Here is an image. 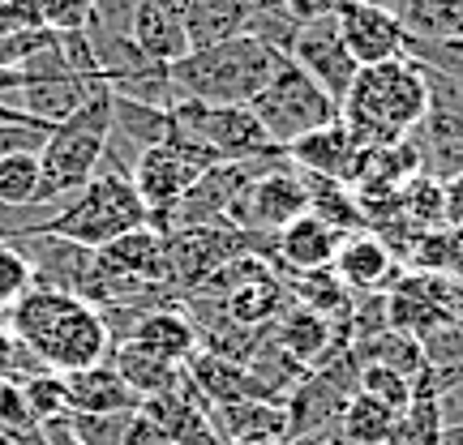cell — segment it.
<instances>
[{
    "mask_svg": "<svg viewBox=\"0 0 463 445\" xmlns=\"http://www.w3.org/2000/svg\"><path fill=\"white\" fill-rule=\"evenodd\" d=\"M9 338L26 347L48 373H78L112 356L99 309L82 296L48 287H31L9 304Z\"/></svg>",
    "mask_w": 463,
    "mask_h": 445,
    "instance_id": "obj_1",
    "label": "cell"
},
{
    "mask_svg": "<svg viewBox=\"0 0 463 445\" xmlns=\"http://www.w3.org/2000/svg\"><path fill=\"white\" fill-rule=\"evenodd\" d=\"M430 116V82L412 56L364 65L339 103V120L356 146H391Z\"/></svg>",
    "mask_w": 463,
    "mask_h": 445,
    "instance_id": "obj_2",
    "label": "cell"
},
{
    "mask_svg": "<svg viewBox=\"0 0 463 445\" xmlns=\"http://www.w3.org/2000/svg\"><path fill=\"white\" fill-rule=\"evenodd\" d=\"M288 56L279 48H270L258 34H236L223 39L215 48L189 51L181 65H172V90L176 99H194V103H228V107H249L253 95L262 90L275 69Z\"/></svg>",
    "mask_w": 463,
    "mask_h": 445,
    "instance_id": "obj_3",
    "label": "cell"
},
{
    "mask_svg": "<svg viewBox=\"0 0 463 445\" xmlns=\"http://www.w3.org/2000/svg\"><path fill=\"white\" fill-rule=\"evenodd\" d=\"M108 129H112V90L99 86L78 112L43 133V146L34 150L39 154V206L61 210V201L73 198L99 172Z\"/></svg>",
    "mask_w": 463,
    "mask_h": 445,
    "instance_id": "obj_4",
    "label": "cell"
},
{
    "mask_svg": "<svg viewBox=\"0 0 463 445\" xmlns=\"http://www.w3.org/2000/svg\"><path fill=\"white\" fill-rule=\"evenodd\" d=\"M150 215L137 189L129 184V176H116V172H95L90 181L61 201V210L48 215V223L39 231H52L61 240H73L82 248H103L112 245L116 236H125L133 227H146Z\"/></svg>",
    "mask_w": 463,
    "mask_h": 445,
    "instance_id": "obj_5",
    "label": "cell"
},
{
    "mask_svg": "<svg viewBox=\"0 0 463 445\" xmlns=\"http://www.w3.org/2000/svg\"><path fill=\"white\" fill-rule=\"evenodd\" d=\"M249 112L262 125L270 146L288 150L292 142H300V137L335 125V120H339V103H335L309 73H300L292 60H283V65L275 69V78L253 95Z\"/></svg>",
    "mask_w": 463,
    "mask_h": 445,
    "instance_id": "obj_6",
    "label": "cell"
},
{
    "mask_svg": "<svg viewBox=\"0 0 463 445\" xmlns=\"http://www.w3.org/2000/svg\"><path fill=\"white\" fill-rule=\"evenodd\" d=\"M172 133L194 142V146L211 150L219 163L232 159H253L266 150H279L266 142L262 125L253 120L249 107H228V103H194V99H176L172 103Z\"/></svg>",
    "mask_w": 463,
    "mask_h": 445,
    "instance_id": "obj_7",
    "label": "cell"
},
{
    "mask_svg": "<svg viewBox=\"0 0 463 445\" xmlns=\"http://www.w3.org/2000/svg\"><path fill=\"white\" fill-rule=\"evenodd\" d=\"M215 163L219 159L211 150H202V146H194V142L176 137V133H167L159 146L142 150V154L133 159L129 184L137 189V198H142L150 223H155V218H164L167 210L194 189V181H198L206 167H215Z\"/></svg>",
    "mask_w": 463,
    "mask_h": 445,
    "instance_id": "obj_8",
    "label": "cell"
},
{
    "mask_svg": "<svg viewBox=\"0 0 463 445\" xmlns=\"http://www.w3.org/2000/svg\"><path fill=\"white\" fill-rule=\"evenodd\" d=\"M314 206V189H309V176L297 172L288 163L279 172H266L258 181H249L236 201L228 206V227L245 231V236H279L288 223H297L300 215H309Z\"/></svg>",
    "mask_w": 463,
    "mask_h": 445,
    "instance_id": "obj_9",
    "label": "cell"
},
{
    "mask_svg": "<svg viewBox=\"0 0 463 445\" xmlns=\"http://www.w3.org/2000/svg\"><path fill=\"white\" fill-rule=\"evenodd\" d=\"M245 240H253V236L228 227V223H202V227L172 231V236H167V287H172L176 296L198 292L223 262L249 253Z\"/></svg>",
    "mask_w": 463,
    "mask_h": 445,
    "instance_id": "obj_10",
    "label": "cell"
},
{
    "mask_svg": "<svg viewBox=\"0 0 463 445\" xmlns=\"http://www.w3.org/2000/svg\"><path fill=\"white\" fill-rule=\"evenodd\" d=\"M288 60H292L300 73H309L335 103H344L347 86L356 82V73H361V65L352 60L344 34H339L335 14L300 22L297 34H292V48H288Z\"/></svg>",
    "mask_w": 463,
    "mask_h": 445,
    "instance_id": "obj_11",
    "label": "cell"
},
{
    "mask_svg": "<svg viewBox=\"0 0 463 445\" xmlns=\"http://www.w3.org/2000/svg\"><path fill=\"white\" fill-rule=\"evenodd\" d=\"M335 22H339V34L361 69L408 56V31H403L395 9L382 0H339Z\"/></svg>",
    "mask_w": 463,
    "mask_h": 445,
    "instance_id": "obj_12",
    "label": "cell"
},
{
    "mask_svg": "<svg viewBox=\"0 0 463 445\" xmlns=\"http://www.w3.org/2000/svg\"><path fill=\"white\" fill-rule=\"evenodd\" d=\"M5 245H14L26 265H31V279L34 287H48V292H69V296H78L82 292L86 274H90V248L73 245V240H61V236H52V231H26V236H14V240H5Z\"/></svg>",
    "mask_w": 463,
    "mask_h": 445,
    "instance_id": "obj_13",
    "label": "cell"
},
{
    "mask_svg": "<svg viewBox=\"0 0 463 445\" xmlns=\"http://www.w3.org/2000/svg\"><path fill=\"white\" fill-rule=\"evenodd\" d=\"M90 274L116 283H167V236L150 223L116 236L112 245L95 248Z\"/></svg>",
    "mask_w": 463,
    "mask_h": 445,
    "instance_id": "obj_14",
    "label": "cell"
},
{
    "mask_svg": "<svg viewBox=\"0 0 463 445\" xmlns=\"http://www.w3.org/2000/svg\"><path fill=\"white\" fill-rule=\"evenodd\" d=\"M137 412L146 415L155 429L164 432L172 445H223L219 441L215 424H211V403L198 394V385L184 373V385L172 394H155L142 398Z\"/></svg>",
    "mask_w": 463,
    "mask_h": 445,
    "instance_id": "obj_15",
    "label": "cell"
},
{
    "mask_svg": "<svg viewBox=\"0 0 463 445\" xmlns=\"http://www.w3.org/2000/svg\"><path fill=\"white\" fill-rule=\"evenodd\" d=\"M331 274L344 283L347 292H361V296L386 292V287H395L403 279L395 265V248L386 245L378 231H352V236H344L339 253L331 262Z\"/></svg>",
    "mask_w": 463,
    "mask_h": 445,
    "instance_id": "obj_16",
    "label": "cell"
},
{
    "mask_svg": "<svg viewBox=\"0 0 463 445\" xmlns=\"http://www.w3.org/2000/svg\"><path fill=\"white\" fill-rule=\"evenodd\" d=\"M99 86H108V82H103V78H78V73H65V78H34V82L17 86L14 95H5V103H9L14 112L26 116L31 125L52 129V125H61L65 116L78 112Z\"/></svg>",
    "mask_w": 463,
    "mask_h": 445,
    "instance_id": "obj_17",
    "label": "cell"
},
{
    "mask_svg": "<svg viewBox=\"0 0 463 445\" xmlns=\"http://www.w3.org/2000/svg\"><path fill=\"white\" fill-rule=\"evenodd\" d=\"M339 240H344V231H335L331 223H322L309 210L297 223H288L279 236H270V257L292 274H317V270H331Z\"/></svg>",
    "mask_w": 463,
    "mask_h": 445,
    "instance_id": "obj_18",
    "label": "cell"
},
{
    "mask_svg": "<svg viewBox=\"0 0 463 445\" xmlns=\"http://www.w3.org/2000/svg\"><path fill=\"white\" fill-rule=\"evenodd\" d=\"M356 154H361V146L352 142V133L344 129V120H335V125H326V129H317L288 146V159H292L297 172L317 176V181H339V184H352V176H356Z\"/></svg>",
    "mask_w": 463,
    "mask_h": 445,
    "instance_id": "obj_19",
    "label": "cell"
},
{
    "mask_svg": "<svg viewBox=\"0 0 463 445\" xmlns=\"http://www.w3.org/2000/svg\"><path fill=\"white\" fill-rule=\"evenodd\" d=\"M408 137H412L416 159H420L425 176H433V181H442V184L450 176H463V116L430 107V116Z\"/></svg>",
    "mask_w": 463,
    "mask_h": 445,
    "instance_id": "obj_20",
    "label": "cell"
},
{
    "mask_svg": "<svg viewBox=\"0 0 463 445\" xmlns=\"http://www.w3.org/2000/svg\"><path fill=\"white\" fill-rule=\"evenodd\" d=\"M69 394V412L78 415H112V412H137V394L120 381L112 360H99L78 373H61Z\"/></svg>",
    "mask_w": 463,
    "mask_h": 445,
    "instance_id": "obj_21",
    "label": "cell"
},
{
    "mask_svg": "<svg viewBox=\"0 0 463 445\" xmlns=\"http://www.w3.org/2000/svg\"><path fill=\"white\" fill-rule=\"evenodd\" d=\"M219 304H223V313H228L236 326L266 330V326H275V317L288 309V287H283L279 274H275L270 262H266L258 274H249L245 283H236Z\"/></svg>",
    "mask_w": 463,
    "mask_h": 445,
    "instance_id": "obj_22",
    "label": "cell"
},
{
    "mask_svg": "<svg viewBox=\"0 0 463 445\" xmlns=\"http://www.w3.org/2000/svg\"><path fill=\"white\" fill-rule=\"evenodd\" d=\"M129 343H137L142 351L159 356V360H172V364H184L194 351H198V330L184 309L167 304V309H150L133 321L129 330Z\"/></svg>",
    "mask_w": 463,
    "mask_h": 445,
    "instance_id": "obj_23",
    "label": "cell"
},
{
    "mask_svg": "<svg viewBox=\"0 0 463 445\" xmlns=\"http://www.w3.org/2000/svg\"><path fill=\"white\" fill-rule=\"evenodd\" d=\"M108 360H112V368L120 373V381L137 394V403H142V398H155V394H172V390L184 385V364L159 360V356L142 351V347L129 343V338L116 343Z\"/></svg>",
    "mask_w": 463,
    "mask_h": 445,
    "instance_id": "obj_24",
    "label": "cell"
},
{
    "mask_svg": "<svg viewBox=\"0 0 463 445\" xmlns=\"http://www.w3.org/2000/svg\"><path fill=\"white\" fill-rule=\"evenodd\" d=\"M129 39L137 43V51H142L146 60H155V65H164V69L181 65L184 56H189V39H184L181 17H172L167 9L150 5V0L137 5L133 26H129Z\"/></svg>",
    "mask_w": 463,
    "mask_h": 445,
    "instance_id": "obj_25",
    "label": "cell"
},
{
    "mask_svg": "<svg viewBox=\"0 0 463 445\" xmlns=\"http://www.w3.org/2000/svg\"><path fill=\"white\" fill-rule=\"evenodd\" d=\"M184 373L198 385V394L211 403V412L215 407H232V403H245V398H258L249 368H241V364H232V360H219L211 351H194L184 360Z\"/></svg>",
    "mask_w": 463,
    "mask_h": 445,
    "instance_id": "obj_26",
    "label": "cell"
},
{
    "mask_svg": "<svg viewBox=\"0 0 463 445\" xmlns=\"http://www.w3.org/2000/svg\"><path fill=\"white\" fill-rule=\"evenodd\" d=\"M219 441H241V437H266V441H288V412L283 403H262V398H245L232 407L211 412Z\"/></svg>",
    "mask_w": 463,
    "mask_h": 445,
    "instance_id": "obj_27",
    "label": "cell"
},
{
    "mask_svg": "<svg viewBox=\"0 0 463 445\" xmlns=\"http://www.w3.org/2000/svg\"><path fill=\"white\" fill-rule=\"evenodd\" d=\"M181 26L189 39V51L215 48L223 39H236L249 31V0H194L189 14L181 17Z\"/></svg>",
    "mask_w": 463,
    "mask_h": 445,
    "instance_id": "obj_28",
    "label": "cell"
},
{
    "mask_svg": "<svg viewBox=\"0 0 463 445\" xmlns=\"http://www.w3.org/2000/svg\"><path fill=\"white\" fill-rule=\"evenodd\" d=\"M399 415L403 412H391L386 403H378V398H369L356 390V394L344 403L339 420H335V432H339L344 445H386L399 424Z\"/></svg>",
    "mask_w": 463,
    "mask_h": 445,
    "instance_id": "obj_29",
    "label": "cell"
},
{
    "mask_svg": "<svg viewBox=\"0 0 463 445\" xmlns=\"http://www.w3.org/2000/svg\"><path fill=\"white\" fill-rule=\"evenodd\" d=\"M408 39H463V0H399Z\"/></svg>",
    "mask_w": 463,
    "mask_h": 445,
    "instance_id": "obj_30",
    "label": "cell"
},
{
    "mask_svg": "<svg viewBox=\"0 0 463 445\" xmlns=\"http://www.w3.org/2000/svg\"><path fill=\"white\" fill-rule=\"evenodd\" d=\"M352 356L361 364H382V368H395L399 377L412 381L425 360H420V343L412 334H399V330H382V334H369V338H356L352 343Z\"/></svg>",
    "mask_w": 463,
    "mask_h": 445,
    "instance_id": "obj_31",
    "label": "cell"
},
{
    "mask_svg": "<svg viewBox=\"0 0 463 445\" xmlns=\"http://www.w3.org/2000/svg\"><path fill=\"white\" fill-rule=\"evenodd\" d=\"M399 215L416 231H442L447 210H442V181H433L425 172H416L399 184Z\"/></svg>",
    "mask_w": 463,
    "mask_h": 445,
    "instance_id": "obj_32",
    "label": "cell"
},
{
    "mask_svg": "<svg viewBox=\"0 0 463 445\" xmlns=\"http://www.w3.org/2000/svg\"><path fill=\"white\" fill-rule=\"evenodd\" d=\"M0 201L39 206V154L34 150H14L0 159Z\"/></svg>",
    "mask_w": 463,
    "mask_h": 445,
    "instance_id": "obj_33",
    "label": "cell"
},
{
    "mask_svg": "<svg viewBox=\"0 0 463 445\" xmlns=\"http://www.w3.org/2000/svg\"><path fill=\"white\" fill-rule=\"evenodd\" d=\"M22 394H26V407H31L34 424H52V420H65L69 415V394H65V377L61 373H34V377L17 381Z\"/></svg>",
    "mask_w": 463,
    "mask_h": 445,
    "instance_id": "obj_34",
    "label": "cell"
},
{
    "mask_svg": "<svg viewBox=\"0 0 463 445\" xmlns=\"http://www.w3.org/2000/svg\"><path fill=\"white\" fill-rule=\"evenodd\" d=\"M356 390L369 398H378V403H386L391 412H408V403H412V381L399 377L395 368H382V364H361Z\"/></svg>",
    "mask_w": 463,
    "mask_h": 445,
    "instance_id": "obj_35",
    "label": "cell"
},
{
    "mask_svg": "<svg viewBox=\"0 0 463 445\" xmlns=\"http://www.w3.org/2000/svg\"><path fill=\"white\" fill-rule=\"evenodd\" d=\"M129 415L133 412H112V415H78L69 412V429L82 445H120L125 429H129Z\"/></svg>",
    "mask_w": 463,
    "mask_h": 445,
    "instance_id": "obj_36",
    "label": "cell"
},
{
    "mask_svg": "<svg viewBox=\"0 0 463 445\" xmlns=\"http://www.w3.org/2000/svg\"><path fill=\"white\" fill-rule=\"evenodd\" d=\"M39 26L52 34H73L90 26V0H39Z\"/></svg>",
    "mask_w": 463,
    "mask_h": 445,
    "instance_id": "obj_37",
    "label": "cell"
},
{
    "mask_svg": "<svg viewBox=\"0 0 463 445\" xmlns=\"http://www.w3.org/2000/svg\"><path fill=\"white\" fill-rule=\"evenodd\" d=\"M31 287H34V279H31L26 257H22L14 245H5V240H0V309H9V304L22 300Z\"/></svg>",
    "mask_w": 463,
    "mask_h": 445,
    "instance_id": "obj_38",
    "label": "cell"
},
{
    "mask_svg": "<svg viewBox=\"0 0 463 445\" xmlns=\"http://www.w3.org/2000/svg\"><path fill=\"white\" fill-rule=\"evenodd\" d=\"M137 5L142 0H90V26H99L108 34H129Z\"/></svg>",
    "mask_w": 463,
    "mask_h": 445,
    "instance_id": "obj_39",
    "label": "cell"
},
{
    "mask_svg": "<svg viewBox=\"0 0 463 445\" xmlns=\"http://www.w3.org/2000/svg\"><path fill=\"white\" fill-rule=\"evenodd\" d=\"M39 31V0H0V34Z\"/></svg>",
    "mask_w": 463,
    "mask_h": 445,
    "instance_id": "obj_40",
    "label": "cell"
},
{
    "mask_svg": "<svg viewBox=\"0 0 463 445\" xmlns=\"http://www.w3.org/2000/svg\"><path fill=\"white\" fill-rule=\"evenodd\" d=\"M43 133L48 129H39V125H0V159L14 150H39Z\"/></svg>",
    "mask_w": 463,
    "mask_h": 445,
    "instance_id": "obj_41",
    "label": "cell"
},
{
    "mask_svg": "<svg viewBox=\"0 0 463 445\" xmlns=\"http://www.w3.org/2000/svg\"><path fill=\"white\" fill-rule=\"evenodd\" d=\"M120 445H172V441H167L164 432L155 429L142 412H133L129 415V429H125V437H120Z\"/></svg>",
    "mask_w": 463,
    "mask_h": 445,
    "instance_id": "obj_42",
    "label": "cell"
},
{
    "mask_svg": "<svg viewBox=\"0 0 463 445\" xmlns=\"http://www.w3.org/2000/svg\"><path fill=\"white\" fill-rule=\"evenodd\" d=\"M442 210H447V227L463 236V176H450L442 184Z\"/></svg>",
    "mask_w": 463,
    "mask_h": 445,
    "instance_id": "obj_43",
    "label": "cell"
},
{
    "mask_svg": "<svg viewBox=\"0 0 463 445\" xmlns=\"http://www.w3.org/2000/svg\"><path fill=\"white\" fill-rule=\"evenodd\" d=\"M283 9H288V17L292 22H314V17H326V14H335L339 9V0H279Z\"/></svg>",
    "mask_w": 463,
    "mask_h": 445,
    "instance_id": "obj_44",
    "label": "cell"
},
{
    "mask_svg": "<svg viewBox=\"0 0 463 445\" xmlns=\"http://www.w3.org/2000/svg\"><path fill=\"white\" fill-rule=\"evenodd\" d=\"M438 415H442V429L463 424V381H455L450 390H442V394H438Z\"/></svg>",
    "mask_w": 463,
    "mask_h": 445,
    "instance_id": "obj_45",
    "label": "cell"
},
{
    "mask_svg": "<svg viewBox=\"0 0 463 445\" xmlns=\"http://www.w3.org/2000/svg\"><path fill=\"white\" fill-rule=\"evenodd\" d=\"M39 441L43 445H82L69 429V420H52V424H39Z\"/></svg>",
    "mask_w": 463,
    "mask_h": 445,
    "instance_id": "obj_46",
    "label": "cell"
},
{
    "mask_svg": "<svg viewBox=\"0 0 463 445\" xmlns=\"http://www.w3.org/2000/svg\"><path fill=\"white\" fill-rule=\"evenodd\" d=\"M150 5H159V9H167L172 17H184V14H189V5H194V0H150Z\"/></svg>",
    "mask_w": 463,
    "mask_h": 445,
    "instance_id": "obj_47",
    "label": "cell"
},
{
    "mask_svg": "<svg viewBox=\"0 0 463 445\" xmlns=\"http://www.w3.org/2000/svg\"><path fill=\"white\" fill-rule=\"evenodd\" d=\"M0 125H31V120H26L22 112H14L9 103H0ZM39 129H43V125H39Z\"/></svg>",
    "mask_w": 463,
    "mask_h": 445,
    "instance_id": "obj_48",
    "label": "cell"
},
{
    "mask_svg": "<svg viewBox=\"0 0 463 445\" xmlns=\"http://www.w3.org/2000/svg\"><path fill=\"white\" fill-rule=\"evenodd\" d=\"M438 445H463V424H455V429H442Z\"/></svg>",
    "mask_w": 463,
    "mask_h": 445,
    "instance_id": "obj_49",
    "label": "cell"
},
{
    "mask_svg": "<svg viewBox=\"0 0 463 445\" xmlns=\"http://www.w3.org/2000/svg\"><path fill=\"white\" fill-rule=\"evenodd\" d=\"M223 445H279V441H266V437H241V441H223Z\"/></svg>",
    "mask_w": 463,
    "mask_h": 445,
    "instance_id": "obj_50",
    "label": "cell"
}]
</instances>
